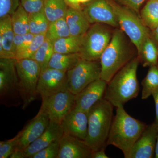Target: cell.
Wrapping results in <instances>:
<instances>
[{
    "mask_svg": "<svg viewBox=\"0 0 158 158\" xmlns=\"http://www.w3.org/2000/svg\"><path fill=\"white\" fill-rule=\"evenodd\" d=\"M11 23L15 34H23L30 33L28 13L21 5L11 15Z\"/></svg>",
    "mask_w": 158,
    "mask_h": 158,
    "instance_id": "25",
    "label": "cell"
},
{
    "mask_svg": "<svg viewBox=\"0 0 158 158\" xmlns=\"http://www.w3.org/2000/svg\"><path fill=\"white\" fill-rule=\"evenodd\" d=\"M37 90L42 100L68 90L66 72L48 67L45 69L40 73Z\"/></svg>",
    "mask_w": 158,
    "mask_h": 158,
    "instance_id": "12",
    "label": "cell"
},
{
    "mask_svg": "<svg viewBox=\"0 0 158 158\" xmlns=\"http://www.w3.org/2000/svg\"><path fill=\"white\" fill-rule=\"evenodd\" d=\"M10 158H27L24 151L16 149L9 157Z\"/></svg>",
    "mask_w": 158,
    "mask_h": 158,
    "instance_id": "40",
    "label": "cell"
},
{
    "mask_svg": "<svg viewBox=\"0 0 158 158\" xmlns=\"http://www.w3.org/2000/svg\"><path fill=\"white\" fill-rule=\"evenodd\" d=\"M140 62L137 56L118 71L107 83L104 98L116 108L124 106L127 102L138 96L140 87L137 70Z\"/></svg>",
    "mask_w": 158,
    "mask_h": 158,
    "instance_id": "1",
    "label": "cell"
},
{
    "mask_svg": "<svg viewBox=\"0 0 158 158\" xmlns=\"http://www.w3.org/2000/svg\"><path fill=\"white\" fill-rule=\"evenodd\" d=\"M113 106L103 98L94 105L88 112V134L85 141L93 151L107 146L108 137L113 122Z\"/></svg>",
    "mask_w": 158,
    "mask_h": 158,
    "instance_id": "4",
    "label": "cell"
},
{
    "mask_svg": "<svg viewBox=\"0 0 158 158\" xmlns=\"http://www.w3.org/2000/svg\"><path fill=\"white\" fill-rule=\"evenodd\" d=\"M59 140L55 141L47 147L40 151L34 155L32 158H57L60 146Z\"/></svg>",
    "mask_w": 158,
    "mask_h": 158,
    "instance_id": "33",
    "label": "cell"
},
{
    "mask_svg": "<svg viewBox=\"0 0 158 158\" xmlns=\"http://www.w3.org/2000/svg\"><path fill=\"white\" fill-rule=\"evenodd\" d=\"M158 124L155 121L147 127L133 145L128 158H154Z\"/></svg>",
    "mask_w": 158,
    "mask_h": 158,
    "instance_id": "14",
    "label": "cell"
},
{
    "mask_svg": "<svg viewBox=\"0 0 158 158\" xmlns=\"http://www.w3.org/2000/svg\"><path fill=\"white\" fill-rule=\"evenodd\" d=\"M138 56L144 67L158 65V47L150 34L144 40Z\"/></svg>",
    "mask_w": 158,
    "mask_h": 158,
    "instance_id": "21",
    "label": "cell"
},
{
    "mask_svg": "<svg viewBox=\"0 0 158 158\" xmlns=\"http://www.w3.org/2000/svg\"><path fill=\"white\" fill-rule=\"evenodd\" d=\"M108 156L105 152V148L98 150L93 151L91 155V158H108Z\"/></svg>",
    "mask_w": 158,
    "mask_h": 158,
    "instance_id": "38",
    "label": "cell"
},
{
    "mask_svg": "<svg viewBox=\"0 0 158 158\" xmlns=\"http://www.w3.org/2000/svg\"><path fill=\"white\" fill-rule=\"evenodd\" d=\"M15 67L19 80V88L25 109L37 98V87L41 69L36 61L32 59L16 60Z\"/></svg>",
    "mask_w": 158,
    "mask_h": 158,
    "instance_id": "5",
    "label": "cell"
},
{
    "mask_svg": "<svg viewBox=\"0 0 158 158\" xmlns=\"http://www.w3.org/2000/svg\"><path fill=\"white\" fill-rule=\"evenodd\" d=\"M75 98L69 90L61 91L42 100L40 108L47 113L50 121L61 124L74 106Z\"/></svg>",
    "mask_w": 158,
    "mask_h": 158,
    "instance_id": "10",
    "label": "cell"
},
{
    "mask_svg": "<svg viewBox=\"0 0 158 158\" xmlns=\"http://www.w3.org/2000/svg\"><path fill=\"white\" fill-rule=\"evenodd\" d=\"M69 7L74 9H81V4L78 0H64Z\"/></svg>",
    "mask_w": 158,
    "mask_h": 158,
    "instance_id": "41",
    "label": "cell"
},
{
    "mask_svg": "<svg viewBox=\"0 0 158 158\" xmlns=\"http://www.w3.org/2000/svg\"><path fill=\"white\" fill-rule=\"evenodd\" d=\"M16 61L15 59H0L1 102L7 106H17L23 103L19 88Z\"/></svg>",
    "mask_w": 158,
    "mask_h": 158,
    "instance_id": "8",
    "label": "cell"
},
{
    "mask_svg": "<svg viewBox=\"0 0 158 158\" xmlns=\"http://www.w3.org/2000/svg\"><path fill=\"white\" fill-rule=\"evenodd\" d=\"M35 35L31 33L23 34H15L14 40L15 53V59L28 45Z\"/></svg>",
    "mask_w": 158,
    "mask_h": 158,
    "instance_id": "32",
    "label": "cell"
},
{
    "mask_svg": "<svg viewBox=\"0 0 158 158\" xmlns=\"http://www.w3.org/2000/svg\"><path fill=\"white\" fill-rule=\"evenodd\" d=\"M109 26L92 24L83 37L81 50V58L88 61H100L104 51L112 39L113 31Z\"/></svg>",
    "mask_w": 158,
    "mask_h": 158,
    "instance_id": "7",
    "label": "cell"
},
{
    "mask_svg": "<svg viewBox=\"0 0 158 158\" xmlns=\"http://www.w3.org/2000/svg\"><path fill=\"white\" fill-rule=\"evenodd\" d=\"M152 96L154 101L156 109V119L155 120L158 124V88L156 89L153 92Z\"/></svg>",
    "mask_w": 158,
    "mask_h": 158,
    "instance_id": "39",
    "label": "cell"
},
{
    "mask_svg": "<svg viewBox=\"0 0 158 158\" xmlns=\"http://www.w3.org/2000/svg\"><path fill=\"white\" fill-rule=\"evenodd\" d=\"M81 59L79 53L62 54L54 52L48 67L67 72L73 68Z\"/></svg>",
    "mask_w": 158,
    "mask_h": 158,
    "instance_id": "22",
    "label": "cell"
},
{
    "mask_svg": "<svg viewBox=\"0 0 158 158\" xmlns=\"http://www.w3.org/2000/svg\"><path fill=\"white\" fill-rule=\"evenodd\" d=\"M88 123V113L73 107L63 118L61 125L64 134L85 141Z\"/></svg>",
    "mask_w": 158,
    "mask_h": 158,
    "instance_id": "16",
    "label": "cell"
},
{
    "mask_svg": "<svg viewBox=\"0 0 158 158\" xmlns=\"http://www.w3.org/2000/svg\"><path fill=\"white\" fill-rule=\"evenodd\" d=\"M148 125L130 116L123 106L116 108L107 145L115 146L128 158L133 145Z\"/></svg>",
    "mask_w": 158,
    "mask_h": 158,
    "instance_id": "2",
    "label": "cell"
},
{
    "mask_svg": "<svg viewBox=\"0 0 158 158\" xmlns=\"http://www.w3.org/2000/svg\"><path fill=\"white\" fill-rule=\"evenodd\" d=\"M107 83L101 78L90 83L75 95L73 107L88 113L94 105L104 97Z\"/></svg>",
    "mask_w": 158,
    "mask_h": 158,
    "instance_id": "15",
    "label": "cell"
},
{
    "mask_svg": "<svg viewBox=\"0 0 158 158\" xmlns=\"http://www.w3.org/2000/svg\"><path fill=\"white\" fill-rule=\"evenodd\" d=\"M15 34L11 23V15L0 19V58L15 59Z\"/></svg>",
    "mask_w": 158,
    "mask_h": 158,
    "instance_id": "19",
    "label": "cell"
},
{
    "mask_svg": "<svg viewBox=\"0 0 158 158\" xmlns=\"http://www.w3.org/2000/svg\"><path fill=\"white\" fill-rule=\"evenodd\" d=\"M17 148L16 137L0 142V158H9Z\"/></svg>",
    "mask_w": 158,
    "mask_h": 158,
    "instance_id": "36",
    "label": "cell"
},
{
    "mask_svg": "<svg viewBox=\"0 0 158 158\" xmlns=\"http://www.w3.org/2000/svg\"><path fill=\"white\" fill-rule=\"evenodd\" d=\"M154 158H158V132L157 136L156 142Z\"/></svg>",
    "mask_w": 158,
    "mask_h": 158,
    "instance_id": "43",
    "label": "cell"
},
{
    "mask_svg": "<svg viewBox=\"0 0 158 158\" xmlns=\"http://www.w3.org/2000/svg\"><path fill=\"white\" fill-rule=\"evenodd\" d=\"M127 37L121 29H115L110 44L101 57V78L107 83L136 56Z\"/></svg>",
    "mask_w": 158,
    "mask_h": 158,
    "instance_id": "3",
    "label": "cell"
},
{
    "mask_svg": "<svg viewBox=\"0 0 158 158\" xmlns=\"http://www.w3.org/2000/svg\"><path fill=\"white\" fill-rule=\"evenodd\" d=\"M54 52L53 43L46 38L31 59L39 64L42 71L47 68Z\"/></svg>",
    "mask_w": 158,
    "mask_h": 158,
    "instance_id": "29",
    "label": "cell"
},
{
    "mask_svg": "<svg viewBox=\"0 0 158 158\" xmlns=\"http://www.w3.org/2000/svg\"><path fill=\"white\" fill-rule=\"evenodd\" d=\"M46 39L45 34L35 35L27 48L16 57V60L31 59Z\"/></svg>",
    "mask_w": 158,
    "mask_h": 158,
    "instance_id": "31",
    "label": "cell"
},
{
    "mask_svg": "<svg viewBox=\"0 0 158 158\" xmlns=\"http://www.w3.org/2000/svg\"><path fill=\"white\" fill-rule=\"evenodd\" d=\"M68 8L64 0H46L43 11L51 23L65 17Z\"/></svg>",
    "mask_w": 158,
    "mask_h": 158,
    "instance_id": "24",
    "label": "cell"
},
{
    "mask_svg": "<svg viewBox=\"0 0 158 158\" xmlns=\"http://www.w3.org/2000/svg\"><path fill=\"white\" fill-rule=\"evenodd\" d=\"M116 2L138 12L145 0H115Z\"/></svg>",
    "mask_w": 158,
    "mask_h": 158,
    "instance_id": "37",
    "label": "cell"
},
{
    "mask_svg": "<svg viewBox=\"0 0 158 158\" xmlns=\"http://www.w3.org/2000/svg\"><path fill=\"white\" fill-rule=\"evenodd\" d=\"M30 33L34 35L46 34L50 22L43 10L34 14H29Z\"/></svg>",
    "mask_w": 158,
    "mask_h": 158,
    "instance_id": "30",
    "label": "cell"
},
{
    "mask_svg": "<svg viewBox=\"0 0 158 158\" xmlns=\"http://www.w3.org/2000/svg\"><path fill=\"white\" fill-rule=\"evenodd\" d=\"M50 121L47 113L40 108L37 115L15 136L17 141L16 149L24 151L42 135Z\"/></svg>",
    "mask_w": 158,
    "mask_h": 158,
    "instance_id": "13",
    "label": "cell"
},
{
    "mask_svg": "<svg viewBox=\"0 0 158 158\" xmlns=\"http://www.w3.org/2000/svg\"><path fill=\"white\" fill-rule=\"evenodd\" d=\"M141 18L150 30L158 26V0H148L141 12Z\"/></svg>",
    "mask_w": 158,
    "mask_h": 158,
    "instance_id": "26",
    "label": "cell"
},
{
    "mask_svg": "<svg viewBox=\"0 0 158 158\" xmlns=\"http://www.w3.org/2000/svg\"><path fill=\"white\" fill-rule=\"evenodd\" d=\"M45 36L46 38L53 43L57 40L70 36L65 17L50 23Z\"/></svg>",
    "mask_w": 158,
    "mask_h": 158,
    "instance_id": "28",
    "label": "cell"
},
{
    "mask_svg": "<svg viewBox=\"0 0 158 158\" xmlns=\"http://www.w3.org/2000/svg\"><path fill=\"white\" fill-rule=\"evenodd\" d=\"M46 0H20V5L28 14L43 11Z\"/></svg>",
    "mask_w": 158,
    "mask_h": 158,
    "instance_id": "35",
    "label": "cell"
},
{
    "mask_svg": "<svg viewBox=\"0 0 158 158\" xmlns=\"http://www.w3.org/2000/svg\"><path fill=\"white\" fill-rule=\"evenodd\" d=\"M150 36L158 47V26L152 30Z\"/></svg>",
    "mask_w": 158,
    "mask_h": 158,
    "instance_id": "42",
    "label": "cell"
},
{
    "mask_svg": "<svg viewBox=\"0 0 158 158\" xmlns=\"http://www.w3.org/2000/svg\"><path fill=\"white\" fill-rule=\"evenodd\" d=\"M59 144L57 158H91L93 150L85 141L64 133Z\"/></svg>",
    "mask_w": 158,
    "mask_h": 158,
    "instance_id": "17",
    "label": "cell"
},
{
    "mask_svg": "<svg viewBox=\"0 0 158 158\" xmlns=\"http://www.w3.org/2000/svg\"><path fill=\"white\" fill-rule=\"evenodd\" d=\"M79 3L80 4H85V3H88L90 2L91 0H78Z\"/></svg>",
    "mask_w": 158,
    "mask_h": 158,
    "instance_id": "44",
    "label": "cell"
},
{
    "mask_svg": "<svg viewBox=\"0 0 158 158\" xmlns=\"http://www.w3.org/2000/svg\"><path fill=\"white\" fill-rule=\"evenodd\" d=\"M141 99H147L158 88V65L149 67L146 76L141 82Z\"/></svg>",
    "mask_w": 158,
    "mask_h": 158,
    "instance_id": "27",
    "label": "cell"
},
{
    "mask_svg": "<svg viewBox=\"0 0 158 158\" xmlns=\"http://www.w3.org/2000/svg\"><path fill=\"white\" fill-rule=\"evenodd\" d=\"M20 5V0H0V19L11 15Z\"/></svg>",
    "mask_w": 158,
    "mask_h": 158,
    "instance_id": "34",
    "label": "cell"
},
{
    "mask_svg": "<svg viewBox=\"0 0 158 158\" xmlns=\"http://www.w3.org/2000/svg\"><path fill=\"white\" fill-rule=\"evenodd\" d=\"M83 37L69 36L57 40L53 42L54 52L62 54L79 53L81 47Z\"/></svg>",
    "mask_w": 158,
    "mask_h": 158,
    "instance_id": "23",
    "label": "cell"
},
{
    "mask_svg": "<svg viewBox=\"0 0 158 158\" xmlns=\"http://www.w3.org/2000/svg\"><path fill=\"white\" fill-rule=\"evenodd\" d=\"M113 0H91L83 11L91 24L102 23L119 28Z\"/></svg>",
    "mask_w": 158,
    "mask_h": 158,
    "instance_id": "11",
    "label": "cell"
},
{
    "mask_svg": "<svg viewBox=\"0 0 158 158\" xmlns=\"http://www.w3.org/2000/svg\"><path fill=\"white\" fill-rule=\"evenodd\" d=\"M113 4L119 28L132 43L138 55L144 40L150 34V30L145 25L141 18L136 14L135 11L119 5L115 1Z\"/></svg>",
    "mask_w": 158,
    "mask_h": 158,
    "instance_id": "6",
    "label": "cell"
},
{
    "mask_svg": "<svg viewBox=\"0 0 158 158\" xmlns=\"http://www.w3.org/2000/svg\"><path fill=\"white\" fill-rule=\"evenodd\" d=\"M64 134L61 124L50 121L48 126L39 138L24 150L27 158L32 156L55 141L60 140Z\"/></svg>",
    "mask_w": 158,
    "mask_h": 158,
    "instance_id": "18",
    "label": "cell"
},
{
    "mask_svg": "<svg viewBox=\"0 0 158 158\" xmlns=\"http://www.w3.org/2000/svg\"><path fill=\"white\" fill-rule=\"evenodd\" d=\"M101 75L100 61L81 59L73 68L66 72L67 90L76 95L90 83L101 78Z\"/></svg>",
    "mask_w": 158,
    "mask_h": 158,
    "instance_id": "9",
    "label": "cell"
},
{
    "mask_svg": "<svg viewBox=\"0 0 158 158\" xmlns=\"http://www.w3.org/2000/svg\"><path fill=\"white\" fill-rule=\"evenodd\" d=\"M65 18L70 36L74 37L84 36L91 25L81 9L69 7Z\"/></svg>",
    "mask_w": 158,
    "mask_h": 158,
    "instance_id": "20",
    "label": "cell"
}]
</instances>
